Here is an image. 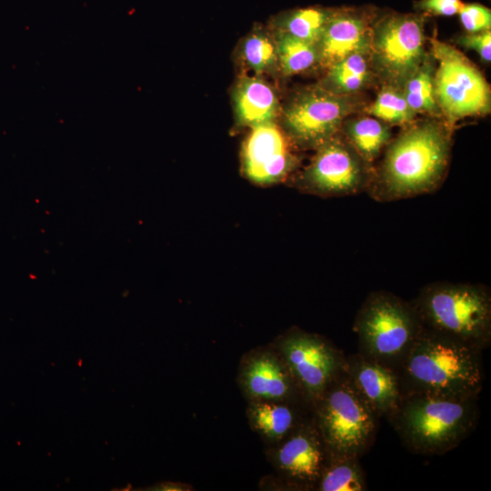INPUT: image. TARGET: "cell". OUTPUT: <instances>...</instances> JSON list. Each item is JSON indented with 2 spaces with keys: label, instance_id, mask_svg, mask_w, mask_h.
<instances>
[{
  "label": "cell",
  "instance_id": "17",
  "mask_svg": "<svg viewBox=\"0 0 491 491\" xmlns=\"http://www.w3.org/2000/svg\"><path fill=\"white\" fill-rule=\"evenodd\" d=\"M246 413L266 446L287 437L312 415L310 406L303 402H250Z\"/></svg>",
  "mask_w": 491,
  "mask_h": 491
},
{
  "label": "cell",
  "instance_id": "28",
  "mask_svg": "<svg viewBox=\"0 0 491 491\" xmlns=\"http://www.w3.org/2000/svg\"><path fill=\"white\" fill-rule=\"evenodd\" d=\"M457 43L466 49L474 50L481 59L489 63L491 60V32L467 33L458 37Z\"/></svg>",
  "mask_w": 491,
  "mask_h": 491
},
{
  "label": "cell",
  "instance_id": "8",
  "mask_svg": "<svg viewBox=\"0 0 491 491\" xmlns=\"http://www.w3.org/2000/svg\"><path fill=\"white\" fill-rule=\"evenodd\" d=\"M423 17L415 14H391L371 30V68L385 85L403 90L427 55Z\"/></svg>",
  "mask_w": 491,
  "mask_h": 491
},
{
  "label": "cell",
  "instance_id": "24",
  "mask_svg": "<svg viewBox=\"0 0 491 491\" xmlns=\"http://www.w3.org/2000/svg\"><path fill=\"white\" fill-rule=\"evenodd\" d=\"M331 13L315 7L293 11L282 19L280 32L316 45Z\"/></svg>",
  "mask_w": 491,
  "mask_h": 491
},
{
  "label": "cell",
  "instance_id": "26",
  "mask_svg": "<svg viewBox=\"0 0 491 491\" xmlns=\"http://www.w3.org/2000/svg\"><path fill=\"white\" fill-rule=\"evenodd\" d=\"M242 54L246 65L257 74L269 71L278 63L275 40L262 31L246 37Z\"/></svg>",
  "mask_w": 491,
  "mask_h": 491
},
{
  "label": "cell",
  "instance_id": "4",
  "mask_svg": "<svg viewBox=\"0 0 491 491\" xmlns=\"http://www.w3.org/2000/svg\"><path fill=\"white\" fill-rule=\"evenodd\" d=\"M421 326L480 350L491 342V296L483 285L436 282L413 302Z\"/></svg>",
  "mask_w": 491,
  "mask_h": 491
},
{
  "label": "cell",
  "instance_id": "11",
  "mask_svg": "<svg viewBox=\"0 0 491 491\" xmlns=\"http://www.w3.org/2000/svg\"><path fill=\"white\" fill-rule=\"evenodd\" d=\"M353 107L350 95L334 94L322 85L306 88L283 110L286 134L297 146L316 149L339 133Z\"/></svg>",
  "mask_w": 491,
  "mask_h": 491
},
{
  "label": "cell",
  "instance_id": "15",
  "mask_svg": "<svg viewBox=\"0 0 491 491\" xmlns=\"http://www.w3.org/2000/svg\"><path fill=\"white\" fill-rule=\"evenodd\" d=\"M346 370L354 386L378 417H388L404 394L395 369L360 352L346 356Z\"/></svg>",
  "mask_w": 491,
  "mask_h": 491
},
{
  "label": "cell",
  "instance_id": "16",
  "mask_svg": "<svg viewBox=\"0 0 491 491\" xmlns=\"http://www.w3.org/2000/svg\"><path fill=\"white\" fill-rule=\"evenodd\" d=\"M369 16L352 9L333 10L316 43L318 63L329 67L356 53H369Z\"/></svg>",
  "mask_w": 491,
  "mask_h": 491
},
{
  "label": "cell",
  "instance_id": "21",
  "mask_svg": "<svg viewBox=\"0 0 491 491\" xmlns=\"http://www.w3.org/2000/svg\"><path fill=\"white\" fill-rule=\"evenodd\" d=\"M435 58L432 54H427L402 90L409 107L415 114L426 113L434 116L441 115L435 94Z\"/></svg>",
  "mask_w": 491,
  "mask_h": 491
},
{
  "label": "cell",
  "instance_id": "29",
  "mask_svg": "<svg viewBox=\"0 0 491 491\" xmlns=\"http://www.w3.org/2000/svg\"><path fill=\"white\" fill-rule=\"evenodd\" d=\"M461 0H421L417 7L435 15L450 16L458 14L463 7Z\"/></svg>",
  "mask_w": 491,
  "mask_h": 491
},
{
  "label": "cell",
  "instance_id": "13",
  "mask_svg": "<svg viewBox=\"0 0 491 491\" xmlns=\"http://www.w3.org/2000/svg\"><path fill=\"white\" fill-rule=\"evenodd\" d=\"M237 384L247 403H306L286 362L272 344L253 348L242 356Z\"/></svg>",
  "mask_w": 491,
  "mask_h": 491
},
{
  "label": "cell",
  "instance_id": "9",
  "mask_svg": "<svg viewBox=\"0 0 491 491\" xmlns=\"http://www.w3.org/2000/svg\"><path fill=\"white\" fill-rule=\"evenodd\" d=\"M271 344L283 357L310 407L346 367L343 353L316 334L294 328Z\"/></svg>",
  "mask_w": 491,
  "mask_h": 491
},
{
  "label": "cell",
  "instance_id": "2",
  "mask_svg": "<svg viewBox=\"0 0 491 491\" xmlns=\"http://www.w3.org/2000/svg\"><path fill=\"white\" fill-rule=\"evenodd\" d=\"M394 369L404 395L478 397L484 383L482 350L423 326Z\"/></svg>",
  "mask_w": 491,
  "mask_h": 491
},
{
  "label": "cell",
  "instance_id": "18",
  "mask_svg": "<svg viewBox=\"0 0 491 491\" xmlns=\"http://www.w3.org/2000/svg\"><path fill=\"white\" fill-rule=\"evenodd\" d=\"M233 98L237 120L243 125L254 127L274 122L279 112L274 89L258 77L241 78L235 87Z\"/></svg>",
  "mask_w": 491,
  "mask_h": 491
},
{
  "label": "cell",
  "instance_id": "19",
  "mask_svg": "<svg viewBox=\"0 0 491 491\" xmlns=\"http://www.w3.org/2000/svg\"><path fill=\"white\" fill-rule=\"evenodd\" d=\"M343 136L368 165L391 140L388 125L374 116H361L343 124Z\"/></svg>",
  "mask_w": 491,
  "mask_h": 491
},
{
  "label": "cell",
  "instance_id": "7",
  "mask_svg": "<svg viewBox=\"0 0 491 491\" xmlns=\"http://www.w3.org/2000/svg\"><path fill=\"white\" fill-rule=\"evenodd\" d=\"M431 54L437 61L434 75L435 94L446 125L489 113L490 87L482 73L454 46L431 38Z\"/></svg>",
  "mask_w": 491,
  "mask_h": 491
},
{
  "label": "cell",
  "instance_id": "3",
  "mask_svg": "<svg viewBox=\"0 0 491 491\" xmlns=\"http://www.w3.org/2000/svg\"><path fill=\"white\" fill-rule=\"evenodd\" d=\"M478 397L406 394L387 417L403 444L420 455H442L476 428Z\"/></svg>",
  "mask_w": 491,
  "mask_h": 491
},
{
  "label": "cell",
  "instance_id": "30",
  "mask_svg": "<svg viewBox=\"0 0 491 491\" xmlns=\"http://www.w3.org/2000/svg\"><path fill=\"white\" fill-rule=\"evenodd\" d=\"M150 490H158V491H188L192 490L193 486L184 483L176 482H162L156 484L154 486L149 488Z\"/></svg>",
  "mask_w": 491,
  "mask_h": 491
},
{
  "label": "cell",
  "instance_id": "10",
  "mask_svg": "<svg viewBox=\"0 0 491 491\" xmlns=\"http://www.w3.org/2000/svg\"><path fill=\"white\" fill-rule=\"evenodd\" d=\"M310 164L298 177L306 192L326 197L366 192L373 169L339 133L315 149Z\"/></svg>",
  "mask_w": 491,
  "mask_h": 491
},
{
  "label": "cell",
  "instance_id": "22",
  "mask_svg": "<svg viewBox=\"0 0 491 491\" xmlns=\"http://www.w3.org/2000/svg\"><path fill=\"white\" fill-rule=\"evenodd\" d=\"M366 486L358 458L328 456L315 490L363 491L366 490Z\"/></svg>",
  "mask_w": 491,
  "mask_h": 491
},
{
  "label": "cell",
  "instance_id": "12",
  "mask_svg": "<svg viewBox=\"0 0 491 491\" xmlns=\"http://www.w3.org/2000/svg\"><path fill=\"white\" fill-rule=\"evenodd\" d=\"M266 458L282 480L296 489H314L328 459L312 415L279 443L266 446Z\"/></svg>",
  "mask_w": 491,
  "mask_h": 491
},
{
  "label": "cell",
  "instance_id": "5",
  "mask_svg": "<svg viewBox=\"0 0 491 491\" xmlns=\"http://www.w3.org/2000/svg\"><path fill=\"white\" fill-rule=\"evenodd\" d=\"M329 456L359 458L371 446L378 416L361 396L346 367L311 406Z\"/></svg>",
  "mask_w": 491,
  "mask_h": 491
},
{
  "label": "cell",
  "instance_id": "23",
  "mask_svg": "<svg viewBox=\"0 0 491 491\" xmlns=\"http://www.w3.org/2000/svg\"><path fill=\"white\" fill-rule=\"evenodd\" d=\"M277 61L286 75L304 72L318 63L316 45L279 32L276 40Z\"/></svg>",
  "mask_w": 491,
  "mask_h": 491
},
{
  "label": "cell",
  "instance_id": "6",
  "mask_svg": "<svg viewBox=\"0 0 491 491\" xmlns=\"http://www.w3.org/2000/svg\"><path fill=\"white\" fill-rule=\"evenodd\" d=\"M353 327L361 354L395 368L422 326L411 303L379 290L367 296L356 313Z\"/></svg>",
  "mask_w": 491,
  "mask_h": 491
},
{
  "label": "cell",
  "instance_id": "1",
  "mask_svg": "<svg viewBox=\"0 0 491 491\" xmlns=\"http://www.w3.org/2000/svg\"><path fill=\"white\" fill-rule=\"evenodd\" d=\"M451 146L446 124L412 122L387 144L366 194L377 202H393L434 193L447 173Z\"/></svg>",
  "mask_w": 491,
  "mask_h": 491
},
{
  "label": "cell",
  "instance_id": "27",
  "mask_svg": "<svg viewBox=\"0 0 491 491\" xmlns=\"http://www.w3.org/2000/svg\"><path fill=\"white\" fill-rule=\"evenodd\" d=\"M459 14L460 22L467 33L490 30L491 11L477 3L464 4Z\"/></svg>",
  "mask_w": 491,
  "mask_h": 491
},
{
  "label": "cell",
  "instance_id": "14",
  "mask_svg": "<svg viewBox=\"0 0 491 491\" xmlns=\"http://www.w3.org/2000/svg\"><path fill=\"white\" fill-rule=\"evenodd\" d=\"M246 176L258 185H271L285 179L296 165L287 137L274 123L252 127L242 150Z\"/></svg>",
  "mask_w": 491,
  "mask_h": 491
},
{
  "label": "cell",
  "instance_id": "20",
  "mask_svg": "<svg viewBox=\"0 0 491 491\" xmlns=\"http://www.w3.org/2000/svg\"><path fill=\"white\" fill-rule=\"evenodd\" d=\"M369 53H356L328 67L323 87L341 95L363 89L371 77Z\"/></svg>",
  "mask_w": 491,
  "mask_h": 491
},
{
  "label": "cell",
  "instance_id": "25",
  "mask_svg": "<svg viewBox=\"0 0 491 491\" xmlns=\"http://www.w3.org/2000/svg\"><path fill=\"white\" fill-rule=\"evenodd\" d=\"M367 112L387 125H409L416 116L403 92L387 85L383 87Z\"/></svg>",
  "mask_w": 491,
  "mask_h": 491
}]
</instances>
